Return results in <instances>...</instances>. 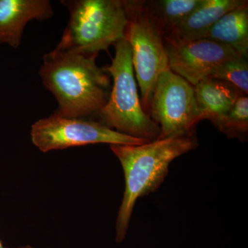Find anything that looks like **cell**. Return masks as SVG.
Segmentation results:
<instances>
[{"instance_id":"obj_1","label":"cell","mask_w":248,"mask_h":248,"mask_svg":"<svg viewBox=\"0 0 248 248\" xmlns=\"http://www.w3.org/2000/svg\"><path fill=\"white\" fill-rule=\"evenodd\" d=\"M98 55L55 48L45 54L39 74L58 103L55 113L71 118L97 117L108 99L110 78L96 63Z\"/></svg>"},{"instance_id":"obj_2","label":"cell","mask_w":248,"mask_h":248,"mask_svg":"<svg viewBox=\"0 0 248 248\" xmlns=\"http://www.w3.org/2000/svg\"><path fill=\"white\" fill-rule=\"evenodd\" d=\"M197 146L196 135L140 145H111L125 177V191L116 222L117 243L122 242L126 236L137 201L157 190L169 173L171 162Z\"/></svg>"},{"instance_id":"obj_3","label":"cell","mask_w":248,"mask_h":248,"mask_svg":"<svg viewBox=\"0 0 248 248\" xmlns=\"http://www.w3.org/2000/svg\"><path fill=\"white\" fill-rule=\"evenodd\" d=\"M112 63L104 68L113 79L108 99L98 113V122L115 131L146 141L158 140L159 127L141 107L128 42L115 44Z\"/></svg>"},{"instance_id":"obj_4","label":"cell","mask_w":248,"mask_h":248,"mask_svg":"<svg viewBox=\"0 0 248 248\" xmlns=\"http://www.w3.org/2000/svg\"><path fill=\"white\" fill-rule=\"evenodd\" d=\"M69 22L56 49L98 55L124 38L128 14L124 0H66Z\"/></svg>"},{"instance_id":"obj_5","label":"cell","mask_w":248,"mask_h":248,"mask_svg":"<svg viewBox=\"0 0 248 248\" xmlns=\"http://www.w3.org/2000/svg\"><path fill=\"white\" fill-rule=\"evenodd\" d=\"M124 1L128 19L124 39L131 50L134 73L141 91V107L149 115L156 81L170 69L164 37L148 14L144 1Z\"/></svg>"},{"instance_id":"obj_6","label":"cell","mask_w":248,"mask_h":248,"mask_svg":"<svg viewBox=\"0 0 248 248\" xmlns=\"http://www.w3.org/2000/svg\"><path fill=\"white\" fill-rule=\"evenodd\" d=\"M149 116L159 127L158 140L195 135L202 118L194 86L170 69L164 72L155 85Z\"/></svg>"},{"instance_id":"obj_7","label":"cell","mask_w":248,"mask_h":248,"mask_svg":"<svg viewBox=\"0 0 248 248\" xmlns=\"http://www.w3.org/2000/svg\"><path fill=\"white\" fill-rule=\"evenodd\" d=\"M31 140L43 153L94 143L140 145L145 140L132 138L89 118H71L54 112L32 125Z\"/></svg>"},{"instance_id":"obj_8","label":"cell","mask_w":248,"mask_h":248,"mask_svg":"<svg viewBox=\"0 0 248 248\" xmlns=\"http://www.w3.org/2000/svg\"><path fill=\"white\" fill-rule=\"evenodd\" d=\"M169 68L192 86L210 78L225 62L242 55L209 38L174 40L164 37Z\"/></svg>"},{"instance_id":"obj_9","label":"cell","mask_w":248,"mask_h":248,"mask_svg":"<svg viewBox=\"0 0 248 248\" xmlns=\"http://www.w3.org/2000/svg\"><path fill=\"white\" fill-rule=\"evenodd\" d=\"M48 0H0V45L19 48L26 26L53 16Z\"/></svg>"},{"instance_id":"obj_10","label":"cell","mask_w":248,"mask_h":248,"mask_svg":"<svg viewBox=\"0 0 248 248\" xmlns=\"http://www.w3.org/2000/svg\"><path fill=\"white\" fill-rule=\"evenodd\" d=\"M246 0H203L185 20L169 35L174 40H194L206 38L209 31L227 13L239 7Z\"/></svg>"},{"instance_id":"obj_11","label":"cell","mask_w":248,"mask_h":248,"mask_svg":"<svg viewBox=\"0 0 248 248\" xmlns=\"http://www.w3.org/2000/svg\"><path fill=\"white\" fill-rule=\"evenodd\" d=\"M194 89L202 121L211 122L226 114L241 93L229 83L212 78L202 80Z\"/></svg>"},{"instance_id":"obj_12","label":"cell","mask_w":248,"mask_h":248,"mask_svg":"<svg viewBox=\"0 0 248 248\" xmlns=\"http://www.w3.org/2000/svg\"><path fill=\"white\" fill-rule=\"evenodd\" d=\"M206 38L231 47L242 56L248 55V1L222 16Z\"/></svg>"},{"instance_id":"obj_13","label":"cell","mask_w":248,"mask_h":248,"mask_svg":"<svg viewBox=\"0 0 248 248\" xmlns=\"http://www.w3.org/2000/svg\"><path fill=\"white\" fill-rule=\"evenodd\" d=\"M163 37L169 35L197 9L203 0L143 1Z\"/></svg>"},{"instance_id":"obj_14","label":"cell","mask_w":248,"mask_h":248,"mask_svg":"<svg viewBox=\"0 0 248 248\" xmlns=\"http://www.w3.org/2000/svg\"><path fill=\"white\" fill-rule=\"evenodd\" d=\"M212 123L228 138L245 140L248 132V94L240 93L232 107Z\"/></svg>"},{"instance_id":"obj_15","label":"cell","mask_w":248,"mask_h":248,"mask_svg":"<svg viewBox=\"0 0 248 248\" xmlns=\"http://www.w3.org/2000/svg\"><path fill=\"white\" fill-rule=\"evenodd\" d=\"M210 78L229 83L241 93L248 94V58L240 56L225 62L216 70Z\"/></svg>"},{"instance_id":"obj_16","label":"cell","mask_w":248,"mask_h":248,"mask_svg":"<svg viewBox=\"0 0 248 248\" xmlns=\"http://www.w3.org/2000/svg\"><path fill=\"white\" fill-rule=\"evenodd\" d=\"M0 248H8L4 247V245L2 244V243H1V241H0Z\"/></svg>"},{"instance_id":"obj_17","label":"cell","mask_w":248,"mask_h":248,"mask_svg":"<svg viewBox=\"0 0 248 248\" xmlns=\"http://www.w3.org/2000/svg\"><path fill=\"white\" fill-rule=\"evenodd\" d=\"M32 248L31 247V246H23V247H19V248Z\"/></svg>"}]
</instances>
